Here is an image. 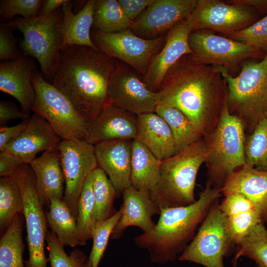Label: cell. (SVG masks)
Wrapping results in <instances>:
<instances>
[{
    "label": "cell",
    "instance_id": "cell-32",
    "mask_svg": "<svg viewBox=\"0 0 267 267\" xmlns=\"http://www.w3.org/2000/svg\"><path fill=\"white\" fill-rule=\"evenodd\" d=\"M24 203L20 188L13 178H0V229L5 231L15 217L23 214Z\"/></svg>",
    "mask_w": 267,
    "mask_h": 267
},
{
    "label": "cell",
    "instance_id": "cell-45",
    "mask_svg": "<svg viewBox=\"0 0 267 267\" xmlns=\"http://www.w3.org/2000/svg\"><path fill=\"white\" fill-rule=\"evenodd\" d=\"M23 164L19 159L4 152L0 153V177L13 178Z\"/></svg>",
    "mask_w": 267,
    "mask_h": 267
},
{
    "label": "cell",
    "instance_id": "cell-49",
    "mask_svg": "<svg viewBox=\"0 0 267 267\" xmlns=\"http://www.w3.org/2000/svg\"><path fill=\"white\" fill-rule=\"evenodd\" d=\"M229 3H239L254 7L260 10H265L267 9V0H231Z\"/></svg>",
    "mask_w": 267,
    "mask_h": 267
},
{
    "label": "cell",
    "instance_id": "cell-29",
    "mask_svg": "<svg viewBox=\"0 0 267 267\" xmlns=\"http://www.w3.org/2000/svg\"><path fill=\"white\" fill-rule=\"evenodd\" d=\"M132 23L118 0H95L92 30L108 34L118 33L130 29Z\"/></svg>",
    "mask_w": 267,
    "mask_h": 267
},
{
    "label": "cell",
    "instance_id": "cell-27",
    "mask_svg": "<svg viewBox=\"0 0 267 267\" xmlns=\"http://www.w3.org/2000/svg\"><path fill=\"white\" fill-rule=\"evenodd\" d=\"M161 163L139 140L133 139L131 185L150 193L158 182Z\"/></svg>",
    "mask_w": 267,
    "mask_h": 267
},
{
    "label": "cell",
    "instance_id": "cell-18",
    "mask_svg": "<svg viewBox=\"0 0 267 267\" xmlns=\"http://www.w3.org/2000/svg\"><path fill=\"white\" fill-rule=\"evenodd\" d=\"M61 141L50 124L34 113L25 129L10 141L2 151L29 164L41 151L58 150Z\"/></svg>",
    "mask_w": 267,
    "mask_h": 267
},
{
    "label": "cell",
    "instance_id": "cell-33",
    "mask_svg": "<svg viewBox=\"0 0 267 267\" xmlns=\"http://www.w3.org/2000/svg\"><path fill=\"white\" fill-rule=\"evenodd\" d=\"M244 166L267 171V119L264 116L245 143Z\"/></svg>",
    "mask_w": 267,
    "mask_h": 267
},
{
    "label": "cell",
    "instance_id": "cell-1",
    "mask_svg": "<svg viewBox=\"0 0 267 267\" xmlns=\"http://www.w3.org/2000/svg\"><path fill=\"white\" fill-rule=\"evenodd\" d=\"M157 91L158 105L181 111L203 137L215 129L227 95L217 66L192 54L182 56L169 70Z\"/></svg>",
    "mask_w": 267,
    "mask_h": 267
},
{
    "label": "cell",
    "instance_id": "cell-26",
    "mask_svg": "<svg viewBox=\"0 0 267 267\" xmlns=\"http://www.w3.org/2000/svg\"><path fill=\"white\" fill-rule=\"evenodd\" d=\"M95 2V0L87 1L76 14L73 12L71 0H67L62 5L61 50L73 45L87 46L98 49L90 37Z\"/></svg>",
    "mask_w": 267,
    "mask_h": 267
},
{
    "label": "cell",
    "instance_id": "cell-13",
    "mask_svg": "<svg viewBox=\"0 0 267 267\" xmlns=\"http://www.w3.org/2000/svg\"><path fill=\"white\" fill-rule=\"evenodd\" d=\"M256 18L251 6L217 0H198L186 18L190 32L212 30L226 34L249 26Z\"/></svg>",
    "mask_w": 267,
    "mask_h": 267
},
{
    "label": "cell",
    "instance_id": "cell-47",
    "mask_svg": "<svg viewBox=\"0 0 267 267\" xmlns=\"http://www.w3.org/2000/svg\"><path fill=\"white\" fill-rule=\"evenodd\" d=\"M67 0H43L38 16L47 15L61 7Z\"/></svg>",
    "mask_w": 267,
    "mask_h": 267
},
{
    "label": "cell",
    "instance_id": "cell-41",
    "mask_svg": "<svg viewBox=\"0 0 267 267\" xmlns=\"http://www.w3.org/2000/svg\"><path fill=\"white\" fill-rule=\"evenodd\" d=\"M46 242L50 267H76L73 258L67 254L64 246L52 231H47Z\"/></svg>",
    "mask_w": 267,
    "mask_h": 267
},
{
    "label": "cell",
    "instance_id": "cell-34",
    "mask_svg": "<svg viewBox=\"0 0 267 267\" xmlns=\"http://www.w3.org/2000/svg\"><path fill=\"white\" fill-rule=\"evenodd\" d=\"M93 173L94 219L95 222L106 220L115 214L113 212V202L117 192L103 170L98 167Z\"/></svg>",
    "mask_w": 267,
    "mask_h": 267
},
{
    "label": "cell",
    "instance_id": "cell-11",
    "mask_svg": "<svg viewBox=\"0 0 267 267\" xmlns=\"http://www.w3.org/2000/svg\"><path fill=\"white\" fill-rule=\"evenodd\" d=\"M90 37L100 51L119 59L143 75L165 38L161 36L153 39H144L134 34L130 28L110 34L91 30Z\"/></svg>",
    "mask_w": 267,
    "mask_h": 267
},
{
    "label": "cell",
    "instance_id": "cell-17",
    "mask_svg": "<svg viewBox=\"0 0 267 267\" xmlns=\"http://www.w3.org/2000/svg\"><path fill=\"white\" fill-rule=\"evenodd\" d=\"M190 33L186 18L169 30L164 45L151 59L142 80L150 90L158 91L169 70L182 56L192 54L188 43Z\"/></svg>",
    "mask_w": 267,
    "mask_h": 267
},
{
    "label": "cell",
    "instance_id": "cell-42",
    "mask_svg": "<svg viewBox=\"0 0 267 267\" xmlns=\"http://www.w3.org/2000/svg\"><path fill=\"white\" fill-rule=\"evenodd\" d=\"M12 29L4 22L0 25V60L2 62L15 60L21 55Z\"/></svg>",
    "mask_w": 267,
    "mask_h": 267
},
{
    "label": "cell",
    "instance_id": "cell-8",
    "mask_svg": "<svg viewBox=\"0 0 267 267\" xmlns=\"http://www.w3.org/2000/svg\"><path fill=\"white\" fill-rule=\"evenodd\" d=\"M32 82L35 91L32 111L44 118L62 140L86 141L88 123L66 97L37 69Z\"/></svg>",
    "mask_w": 267,
    "mask_h": 267
},
{
    "label": "cell",
    "instance_id": "cell-51",
    "mask_svg": "<svg viewBox=\"0 0 267 267\" xmlns=\"http://www.w3.org/2000/svg\"><path fill=\"white\" fill-rule=\"evenodd\" d=\"M256 267H260V266H259L257 265V266Z\"/></svg>",
    "mask_w": 267,
    "mask_h": 267
},
{
    "label": "cell",
    "instance_id": "cell-31",
    "mask_svg": "<svg viewBox=\"0 0 267 267\" xmlns=\"http://www.w3.org/2000/svg\"><path fill=\"white\" fill-rule=\"evenodd\" d=\"M155 112L163 118L170 128L177 153L203 137L189 119L178 109L158 105Z\"/></svg>",
    "mask_w": 267,
    "mask_h": 267
},
{
    "label": "cell",
    "instance_id": "cell-30",
    "mask_svg": "<svg viewBox=\"0 0 267 267\" xmlns=\"http://www.w3.org/2000/svg\"><path fill=\"white\" fill-rule=\"evenodd\" d=\"M24 219L23 214L17 215L2 234L0 240V267H24Z\"/></svg>",
    "mask_w": 267,
    "mask_h": 267
},
{
    "label": "cell",
    "instance_id": "cell-36",
    "mask_svg": "<svg viewBox=\"0 0 267 267\" xmlns=\"http://www.w3.org/2000/svg\"><path fill=\"white\" fill-rule=\"evenodd\" d=\"M93 171L86 180L78 203L77 225L84 242L91 238V230L93 223L95 201L93 190Z\"/></svg>",
    "mask_w": 267,
    "mask_h": 267
},
{
    "label": "cell",
    "instance_id": "cell-14",
    "mask_svg": "<svg viewBox=\"0 0 267 267\" xmlns=\"http://www.w3.org/2000/svg\"><path fill=\"white\" fill-rule=\"evenodd\" d=\"M188 43L192 55L199 61L227 69L243 60L257 57L262 52L241 42L205 30L191 32Z\"/></svg>",
    "mask_w": 267,
    "mask_h": 267
},
{
    "label": "cell",
    "instance_id": "cell-19",
    "mask_svg": "<svg viewBox=\"0 0 267 267\" xmlns=\"http://www.w3.org/2000/svg\"><path fill=\"white\" fill-rule=\"evenodd\" d=\"M36 70L34 58L25 54L0 63V90L14 97L22 111L29 115L35 99L32 76Z\"/></svg>",
    "mask_w": 267,
    "mask_h": 267
},
{
    "label": "cell",
    "instance_id": "cell-39",
    "mask_svg": "<svg viewBox=\"0 0 267 267\" xmlns=\"http://www.w3.org/2000/svg\"><path fill=\"white\" fill-rule=\"evenodd\" d=\"M227 35L233 40L266 52L267 15L254 24Z\"/></svg>",
    "mask_w": 267,
    "mask_h": 267
},
{
    "label": "cell",
    "instance_id": "cell-46",
    "mask_svg": "<svg viewBox=\"0 0 267 267\" xmlns=\"http://www.w3.org/2000/svg\"><path fill=\"white\" fill-rule=\"evenodd\" d=\"M30 118V117H29ZM29 118L23 120L19 124L11 126H1L0 129V151H2L6 145L17 136L27 127Z\"/></svg>",
    "mask_w": 267,
    "mask_h": 267
},
{
    "label": "cell",
    "instance_id": "cell-37",
    "mask_svg": "<svg viewBox=\"0 0 267 267\" xmlns=\"http://www.w3.org/2000/svg\"><path fill=\"white\" fill-rule=\"evenodd\" d=\"M121 211H118L108 219L95 222L91 228V238L92 246L89 258L92 267H98L106 250L109 239L118 222Z\"/></svg>",
    "mask_w": 267,
    "mask_h": 267
},
{
    "label": "cell",
    "instance_id": "cell-5",
    "mask_svg": "<svg viewBox=\"0 0 267 267\" xmlns=\"http://www.w3.org/2000/svg\"><path fill=\"white\" fill-rule=\"evenodd\" d=\"M216 66L226 85L229 112L251 134L264 116L267 104V51L260 61L244 62L236 77L230 75L227 68Z\"/></svg>",
    "mask_w": 267,
    "mask_h": 267
},
{
    "label": "cell",
    "instance_id": "cell-50",
    "mask_svg": "<svg viewBox=\"0 0 267 267\" xmlns=\"http://www.w3.org/2000/svg\"><path fill=\"white\" fill-rule=\"evenodd\" d=\"M264 116L267 118V104L265 107L264 113Z\"/></svg>",
    "mask_w": 267,
    "mask_h": 267
},
{
    "label": "cell",
    "instance_id": "cell-38",
    "mask_svg": "<svg viewBox=\"0 0 267 267\" xmlns=\"http://www.w3.org/2000/svg\"><path fill=\"white\" fill-rule=\"evenodd\" d=\"M225 217L232 241L237 245L256 225L263 223L256 209L241 210Z\"/></svg>",
    "mask_w": 267,
    "mask_h": 267
},
{
    "label": "cell",
    "instance_id": "cell-40",
    "mask_svg": "<svg viewBox=\"0 0 267 267\" xmlns=\"http://www.w3.org/2000/svg\"><path fill=\"white\" fill-rule=\"evenodd\" d=\"M43 0H1L0 16L2 20L13 19L20 15L24 19L39 16Z\"/></svg>",
    "mask_w": 267,
    "mask_h": 267
},
{
    "label": "cell",
    "instance_id": "cell-23",
    "mask_svg": "<svg viewBox=\"0 0 267 267\" xmlns=\"http://www.w3.org/2000/svg\"><path fill=\"white\" fill-rule=\"evenodd\" d=\"M221 190L224 196L244 195L253 203L263 222L267 220V171L243 166L226 178Z\"/></svg>",
    "mask_w": 267,
    "mask_h": 267
},
{
    "label": "cell",
    "instance_id": "cell-2",
    "mask_svg": "<svg viewBox=\"0 0 267 267\" xmlns=\"http://www.w3.org/2000/svg\"><path fill=\"white\" fill-rule=\"evenodd\" d=\"M116 62L98 49L73 45L61 51L51 84L89 123L109 102L108 87Z\"/></svg>",
    "mask_w": 267,
    "mask_h": 267
},
{
    "label": "cell",
    "instance_id": "cell-44",
    "mask_svg": "<svg viewBox=\"0 0 267 267\" xmlns=\"http://www.w3.org/2000/svg\"><path fill=\"white\" fill-rule=\"evenodd\" d=\"M30 117L29 115L23 113L14 103L10 101H0V124L1 126L9 120L16 119L24 120Z\"/></svg>",
    "mask_w": 267,
    "mask_h": 267
},
{
    "label": "cell",
    "instance_id": "cell-43",
    "mask_svg": "<svg viewBox=\"0 0 267 267\" xmlns=\"http://www.w3.org/2000/svg\"><path fill=\"white\" fill-rule=\"evenodd\" d=\"M154 0H118L124 12L133 22Z\"/></svg>",
    "mask_w": 267,
    "mask_h": 267
},
{
    "label": "cell",
    "instance_id": "cell-12",
    "mask_svg": "<svg viewBox=\"0 0 267 267\" xmlns=\"http://www.w3.org/2000/svg\"><path fill=\"white\" fill-rule=\"evenodd\" d=\"M58 150L65 184L63 199L76 219L83 186L98 167L95 147L86 140H62Z\"/></svg>",
    "mask_w": 267,
    "mask_h": 267
},
{
    "label": "cell",
    "instance_id": "cell-25",
    "mask_svg": "<svg viewBox=\"0 0 267 267\" xmlns=\"http://www.w3.org/2000/svg\"><path fill=\"white\" fill-rule=\"evenodd\" d=\"M136 137L162 161L177 153L174 137L165 120L155 112L136 116Z\"/></svg>",
    "mask_w": 267,
    "mask_h": 267
},
{
    "label": "cell",
    "instance_id": "cell-3",
    "mask_svg": "<svg viewBox=\"0 0 267 267\" xmlns=\"http://www.w3.org/2000/svg\"><path fill=\"white\" fill-rule=\"evenodd\" d=\"M221 193V188L212 187L210 181L193 204L160 209L159 220L154 228L135 236L134 243L146 250L154 263L163 265L174 261L193 239L198 225Z\"/></svg>",
    "mask_w": 267,
    "mask_h": 267
},
{
    "label": "cell",
    "instance_id": "cell-15",
    "mask_svg": "<svg viewBox=\"0 0 267 267\" xmlns=\"http://www.w3.org/2000/svg\"><path fill=\"white\" fill-rule=\"evenodd\" d=\"M108 96L110 103L136 116L155 112L159 101L158 91L150 90L137 75L116 62Z\"/></svg>",
    "mask_w": 267,
    "mask_h": 267
},
{
    "label": "cell",
    "instance_id": "cell-22",
    "mask_svg": "<svg viewBox=\"0 0 267 267\" xmlns=\"http://www.w3.org/2000/svg\"><path fill=\"white\" fill-rule=\"evenodd\" d=\"M122 194L123 202L120 208L121 215L112 232V239L120 238L130 226H137L143 232L151 230L156 225L152 217L159 215L160 210L152 200L150 193L130 185Z\"/></svg>",
    "mask_w": 267,
    "mask_h": 267
},
{
    "label": "cell",
    "instance_id": "cell-21",
    "mask_svg": "<svg viewBox=\"0 0 267 267\" xmlns=\"http://www.w3.org/2000/svg\"><path fill=\"white\" fill-rule=\"evenodd\" d=\"M132 141L114 140L94 145L98 167L106 173L117 193L131 185Z\"/></svg>",
    "mask_w": 267,
    "mask_h": 267
},
{
    "label": "cell",
    "instance_id": "cell-10",
    "mask_svg": "<svg viewBox=\"0 0 267 267\" xmlns=\"http://www.w3.org/2000/svg\"><path fill=\"white\" fill-rule=\"evenodd\" d=\"M23 198V215L26 222L29 258L25 267H47L44 252L47 220L36 189L35 178L29 164H22L13 177Z\"/></svg>",
    "mask_w": 267,
    "mask_h": 267
},
{
    "label": "cell",
    "instance_id": "cell-9",
    "mask_svg": "<svg viewBox=\"0 0 267 267\" xmlns=\"http://www.w3.org/2000/svg\"><path fill=\"white\" fill-rule=\"evenodd\" d=\"M232 244L226 217L219 205H213L178 260L206 267H224L223 258L229 255Z\"/></svg>",
    "mask_w": 267,
    "mask_h": 267
},
{
    "label": "cell",
    "instance_id": "cell-6",
    "mask_svg": "<svg viewBox=\"0 0 267 267\" xmlns=\"http://www.w3.org/2000/svg\"><path fill=\"white\" fill-rule=\"evenodd\" d=\"M4 23L22 33V51L24 54L37 59L44 78L51 84L61 51V7L46 16L31 19L13 18Z\"/></svg>",
    "mask_w": 267,
    "mask_h": 267
},
{
    "label": "cell",
    "instance_id": "cell-24",
    "mask_svg": "<svg viewBox=\"0 0 267 267\" xmlns=\"http://www.w3.org/2000/svg\"><path fill=\"white\" fill-rule=\"evenodd\" d=\"M29 165L34 174L37 193L43 207L49 206L52 198L63 199L65 179L58 150L44 151Z\"/></svg>",
    "mask_w": 267,
    "mask_h": 267
},
{
    "label": "cell",
    "instance_id": "cell-35",
    "mask_svg": "<svg viewBox=\"0 0 267 267\" xmlns=\"http://www.w3.org/2000/svg\"><path fill=\"white\" fill-rule=\"evenodd\" d=\"M238 245L233 260L234 266L239 257L245 256L257 266L267 267V229L263 223L256 225Z\"/></svg>",
    "mask_w": 267,
    "mask_h": 267
},
{
    "label": "cell",
    "instance_id": "cell-4",
    "mask_svg": "<svg viewBox=\"0 0 267 267\" xmlns=\"http://www.w3.org/2000/svg\"><path fill=\"white\" fill-rule=\"evenodd\" d=\"M207 141L202 137L173 156L162 161L158 183L150 192L160 210L190 205L194 195L196 176L208 155Z\"/></svg>",
    "mask_w": 267,
    "mask_h": 267
},
{
    "label": "cell",
    "instance_id": "cell-20",
    "mask_svg": "<svg viewBox=\"0 0 267 267\" xmlns=\"http://www.w3.org/2000/svg\"><path fill=\"white\" fill-rule=\"evenodd\" d=\"M136 133V115L109 102L93 120L88 123L86 141L94 145L114 140H133Z\"/></svg>",
    "mask_w": 267,
    "mask_h": 267
},
{
    "label": "cell",
    "instance_id": "cell-16",
    "mask_svg": "<svg viewBox=\"0 0 267 267\" xmlns=\"http://www.w3.org/2000/svg\"><path fill=\"white\" fill-rule=\"evenodd\" d=\"M196 0H154L134 20L130 27L137 36L146 39L171 30L187 18L196 5Z\"/></svg>",
    "mask_w": 267,
    "mask_h": 267
},
{
    "label": "cell",
    "instance_id": "cell-48",
    "mask_svg": "<svg viewBox=\"0 0 267 267\" xmlns=\"http://www.w3.org/2000/svg\"><path fill=\"white\" fill-rule=\"evenodd\" d=\"M70 255L73 258L76 267H92L90 262L82 251L74 250Z\"/></svg>",
    "mask_w": 267,
    "mask_h": 267
},
{
    "label": "cell",
    "instance_id": "cell-7",
    "mask_svg": "<svg viewBox=\"0 0 267 267\" xmlns=\"http://www.w3.org/2000/svg\"><path fill=\"white\" fill-rule=\"evenodd\" d=\"M245 130L242 121L229 112L226 97L215 129L205 137L209 149L205 162L211 178L217 182L223 183L245 165Z\"/></svg>",
    "mask_w": 267,
    "mask_h": 267
},
{
    "label": "cell",
    "instance_id": "cell-28",
    "mask_svg": "<svg viewBox=\"0 0 267 267\" xmlns=\"http://www.w3.org/2000/svg\"><path fill=\"white\" fill-rule=\"evenodd\" d=\"M46 218L51 231L64 246L86 245L77 225L76 219L63 199L52 198Z\"/></svg>",
    "mask_w": 267,
    "mask_h": 267
},
{
    "label": "cell",
    "instance_id": "cell-52",
    "mask_svg": "<svg viewBox=\"0 0 267 267\" xmlns=\"http://www.w3.org/2000/svg\"></svg>",
    "mask_w": 267,
    "mask_h": 267
}]
</instances>
